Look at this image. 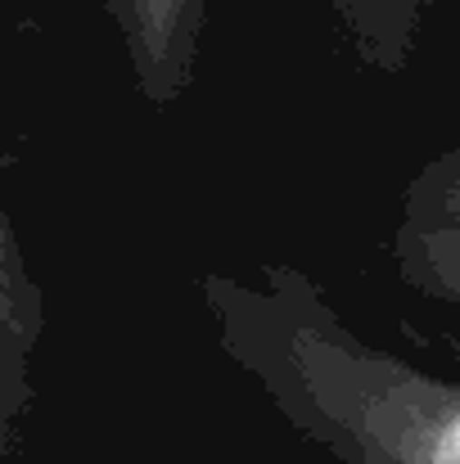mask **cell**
I'll return each mask as SVG.
<instances>
[{
	"instance_id": "obj_1",
	"label": "cell",
	"mask_w": 460,
	"mask_h": 464,
	"mask_svg": "<svg viewBox=\"0 0 460 464\" xmlns=\"http://www.w3.org/2000/svg\"><path fill=\"white\" fill-rule=\"evenodd\" d=\"M217 352L338 464H460V392L357 338L289 262L199 276Z\"/></svg>"
},
{
	"instance_id": "obj_2",
	"label": "cell",
	"mask_w": 460,
	"mask_h": 464,
	"mask_svg": "<svg viewBox=\"0 0 460 464\" xmlns=\"http://www.w3.org/2000/svg\"><path fill=\"white\" fill-rule=\"evenodd\" d=\"M393 266L397 276L443 303H460V154L443 150L429 158L402 189V217L393 226Z\"/></svg>"
},
{
	"instance_id": "obj_3",
	"label": "cell",
	"mask_w": 460,
	"mask_h": 464,
	"mask_svg": "<svg viewBox=\"0 0 460 464\" xmlns=\"http://www.w3.org/2000/svg\"><path fill=\"white\" fill-rule=\"evenodd\" d=\"M136 95L171 109L190 95L208 27V0H104Z\"/></svg>"
},
{
	"instance_id": "obj_4",
	"label": "cell",
	"mask_w": 460,
	"mask_h": 464,
	"mask_svg": "<svg viewBox=\"0 0 460 464\" xmlns=\"http://www.w3.org/2000/svg\"><path fill=\"white\" fill-rule=\"evenodd\" d=\"M5 167L9 162L0 154V464L14 460V447L32 415V365L45 334V298L9 217Z\"/></svg>"
},
{
	"instance_id": "obj_5",
	"label": "cell",
	"mask_w": 460,
	"mask_h": 464,
	"mask_svg": "<svg viewBox=\"0 0 460 464\" xmlns=\"http://www.w3.org/2000/svg\"><path fill=\"white\" fill-rule=\"evenodd\" d=\"M443 5L452 0H334V14L352 54L366 68L402 72L416 59V45Z\"/></svg>"
}]
</instances>
